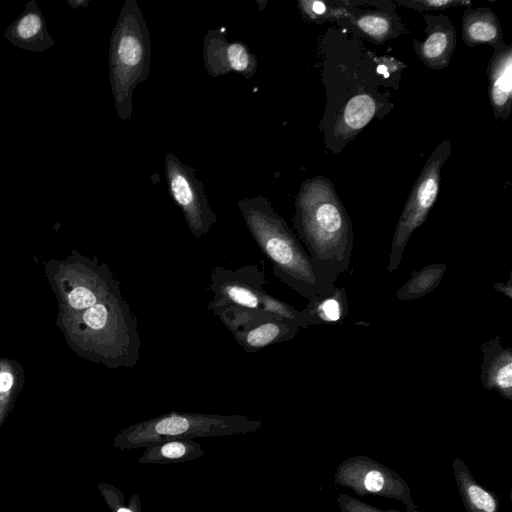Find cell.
I'll return each instance as SVG.
<instances>
[{"instance_id": "cell-1", "label": "cell", "mask_w": 512, "mask_h": 512, "mask_svg": "<svg viewBox=\"0 0 512 512\" xmlns=\"http://www.w3.org/2000/svg\"><path fill=\"white\" fill-rule=\"evenodd\" d=\"M293 224L316 272L333 288L350 266L354 234L352 221L329 179L317 176L302 183Z\"/></svg>"}, {"instance_id": "cell-2", "label": "cell", "mask_w": 512, "mask_h": 512, "mask_svg": "<svg viewBox=\"0 0 512 512\" xmlns=\"http://www.w3.org/2000/svg\"><path fill=\"white\" fill-rule=\"evenodd\" d=\"M56 325L78 357L109 369L133 368L139 361L137 318L121 291L84 310H58Z\"/></svg>"}, {"instance_id": "cell-3", "label": "cell", "mask_w": 512, "mask_h": 512, "mask_svg": "<svg viewBox=\"0 0 512 512\" xmlns=\"http://www.w3.org/2000/svg\"><path fill=\"white\" fill-rule=\"evenodd\" d=\"M237 206L251 236L271 262L273 274L282 283L306 299L333 289L324 284L299 239L267 198H245Z\"/></svg>"}, {"instance_id": "cell-4", "label": "cell", "mask_w": 512, "mask_h": 512, "mask_svg": "<svg viewBox=\"0 0 512 512\" xmlns=\"http://www.w3.org/2000/svg\"><path fill=\"white\" fill-rule=\"evenodd\" d=\"M151 42L144 15L135 0H126L113 29L109 48V80L116 112L131 119L132 96L150 71Z\"/></svg>"}, {"instance_id": "cell-5", "label": "cell", "mask_w": 512, "mask_h": 512, "mask_svg": "<svg viewBox=\"0 0 512 512\" xmlns=\"http://www.w3.org/2000/svg\"><path fill=\"white\" fill-rule=\"evenodd\" d=\"M261 425L260 420L242 415L169 412L128 426L116 436L115 445L128 450L146 448L175 439L247 434Z\"/></svg>"}, {"instance_id": "cell-6", "label": "cell", "mask_w": 512, "mask_h": 512, "mask_svg": "<svg viewBox=\"0 0 512 512\" xmlns=\"http://www.w3.org/2000/svg\"><path fill=\"white\" fill-rule=\"evenodd\" d=\"M44 272L61 311L84 310L120 291L105 262L76 250L64 259L49 260Z\"/></svg>"}, {"instance_id": "cell-7", "label": "cell", "mask_w": 512, "mask_h": 512, "mask_svg": "<svg viewBox=\"0 0 512 512\" xmlns=\"http://www.w3.org/2000/svg\"><path fill=\"white\" fill-rule=\"evenodd\" d=\"M265 276L257 265L239 268L214 266L210 274L211 303L232 304L256 309L291 321L299 328L308 327L302 310L272 296L264 289Z\"/></svg>"}, {"instance_id": "cell-8", "label": "cell", "mask_w": 512, "mask_h": 512, "mask_svg": "<svg viewBox=\"0 0 512 512\" xmlns=\"http://www.w3.org/2000/svg\"><path fill=\"white\" fill-rule=\"evenodd\" d=\"M450 154L451 142L445 139L429 156L415 181L393 234L387 266L389 273L398 268L412 233L426 221L434 206L439 193L440 172Z\"/></svg>"}, {"instance_id": "cell-9", "label": "cell", "mask_w": 512, "mask_h": 512, "mask_svg": "<svg viewBox=\"0 0 512 512\" xmlns=\"http://www.w3.org/2000/svg\"><path fill=\"white\" fill-rule=\"evenodd\" d=\"M208 310L231 332L243 350L249 353L290 341L300 329L293 322L273 314L237 305L210 302Z\"/></svg>"}, {"instance_id": "cell-10", "label": "cell", "mask_w": 512, "mask_h": 512, "mask_svg": "<svg viewBox=\"0 0 512 512\" xmlns=\"http://www.w3.org/2000/svg\"><path fill=\"white\" fill-rule=\"evenodd\" d=\"M336 486L351 489L355 495H376L402 502L409 512H420L409 484L394 470L364 455L341 462L335 470Z\"/></svg>"}, {"instance_id": "cell-11", "label": "cell", "mask_w": 512, "mask_h": 512, "mask_svg": "<svg viewBox=\"0 0 512 512\" xmlns=\"http://www.w3.org/2000/svg\"><path fill=\"white\" fill-rule=\"evenodd\" d=\"M164 171L169 193L183 212L190 232L196 238L205 236L217 222V217L196 170L183 164L174 154L167 153Z\"/></svg>"}, {"instance_id": "cell-12", "label": "cell", "mask_w": 512, "mask_h": 512, "mask_svg": "<svg viewBox=\"0 0 512 512\" xmlns=\"http://www.w3.org/2000/svg\"><path fill=\"white\" fill-rule=\"evenodd\" d=\"M225 29L209 30L203 41L205 69L218 77L230 72L250 79L257 70V58L242 41L229 42Z\"/></svg>"}, {"instance_id": "cell-13", "label": "cell", "mask_w": 512, "mask_h": 512, "mask_svg": "<svg viewBox=\"0 0 512 512\" xmlns=\"http://www.w3.org/2000/svg\"><path fill=\"white\" fill-rule=\"evenodd\" d=\"M426 37L414 39L418 58L429 68L441 70L447 67L456 48V32L450 19L443 14L424 16Z\"/></svg>"}, {"instance_id": "cell-14", "label": "cell", "mask_w": 512, "mask_h": 512, "mask_svg": "<svg viewBox=\"0 0 512 512\" xmlns=\"http://www.w3.org/2000/svg\"><path fill=\"white\" fill-rule=\"evenodd\" d=\"M480 350L482 386L512 401V350L504 347L498 336L483 343Z\"/></svg>"}, {"instance_id": "cell-15", "label": "cell", "mask_w": 512, "mask_h": 512, "mask_svg": "<svg viewBox=\"0 0 512 512\" xmlns=\"http://www.w3.org/2000/svg\"><path fill=\"white\" fill-rule=\"evenodd\" d=\"M487 75L489 101L496 118L507 120L512 104V46L504 43L494 48Z\"/></svg>"}, {"instance_id": "cell-16", "label": "cell", "mask_w": 512, "mask_h": 512, "mask_svg": "<svg viewBox=\"0 0 512 512\" xmlns=\"http://www.w3.org/2000/svg\"><path fill=\"white\" fill-rule=\"evenodd\" d=\"M4 35L13 45L33 52H43L55 44L34 0L26 3L24 12L5 30Z\"/></svg>"}, {"instance_id": "cell-17", "label": "cell", "mask_w": 512, "mask_h": 512, "mask_svg": "<svg viewBox=\"0 0 512 512\" xmlns=\"http://www.w3.org/2000/svg\"><path fill=\"white\" fill-rule=\"evenodd\" d=\"M452 468L466 512H499L500 500L497 494L480 485L464 461L456 457Z\"/></svg>"}, {"instance_id": "cell-18", "label": "cell", "mask_w": 512, "mask_h": 512, "mask_svg": "<svg viewBox=\"0 0 512 512\" xmlns=\"http://www.w3.org/2000/svg\"><path fill=\"white\" fill-rule=\"evenodd\" d=\"M462 40L469 47L489 44L496 48L504 43L498 16L487 7H468L462 16Z\"/></svg>"}, {"instance_id": "cell-19", "label": "cell", "mask_w": 512, "mask_h": 512, "mask_svg": "<svg viewBox=\"0 0 512 512\" xmlns=\"http://www.w3.org/2000/svg\"><path fill=\"white\" fill-rule=\"evenodd\" d=\"M377 102L368 93L353 96L339 114L334 126V136L345 141L354 138L374 117Z\"/></svg>"}, {"instance_id": "cell-20", "label": "cell", "mask_w": 512, "mask_h": 512, "mask_svg": "<svg viewBox=\"0 0 512 512\" xmlns=\"http://www.w3.org/2000/svg\"><path fill=\"white\" fill-rule=\"evenodd\" d=\"M302 311L308 326L342 322L348 315L346 291L335 285L329 292L308 299Z\"/></svg>"}, {"instance_id": "cell-21", "label": "cell", "mask_w": 512, "mask_h": 512, "mask_svg": "<svg viewBox=\"0 0 512 512\" xmlns=\"http://www.w3.org/2000/svg\"><path fill=\"white\" fill-rule=\"evenodd\" d=\"M205 455L193 439H175L150 445L139 457L140 464H173L191 461Z\"/></svg>"}, {"instance_id": "cell-22", "label": "cell", "mask_w": 512, "mask_h": 512, "mask_svg": "<svg viewBox=\"0 0 512 512\" xmlns=\"http://www.w3.org/2000/svg\"><path fill=\"white\" fill-rule=\"evenodd\" d=\"M447 269L444 263H433L411 273L410 279L396 292L401 301L419 299L439 286Z\"/></svg>"}, {"instance_id": "cell-23", "label": "cell", "mask_w": 512, "mask_h": 512, "mask_svg": "<svg viewBox=\"0 0 512 512\" xmlns=\"http://www.w3.org/2000/svg\"><path fill=\"white\" fill-rule=\"evenodd\" d=\"M352 25L368 40L382 43L395 36L398 23L393 16L379 11H369L350 17Z\"/></svg>"}, {"instance_id": "cell-24", "label": "cell", "mask_w": 512, "mask_h": 512, "mask_svg": "<svg viewBox=\"0 0 512 512\" xmlns=\"http://www.w3.org/2000/svg\"><path fill=\"white\" fill-rule=\"evenodd\" d=\"M25 383L23 366L10 358H0V416Z\"/></svg>"}, {"instance_id": "cell-25", "label": "cell", "mask_w": 512, "mask_h": 512, "mask_svg": "<svg viewBox=\"0 0 512 512\" xmlns=\"http://www.w3.org/2000/svg\"><path fill=\"white\" fill-rule=\"evenodd\" d=\"M299 10L302 15L313 22H323L326 20L338 19L341 17L350 18L353 14L345 7H332L328 3L321 1L302 0L298 2Z\"/></svg>"}, {"instance_id": "cell-26", "label": "cell", "mask_w": 512, "mask_h": 512, "mask_svg": "<svg viewBox=\"0 0 512 512\" xmlns=\"http://www.w3.org/2000/svg\"><path fill=\"white\" fill-rule=\"evenodd\" d=\"M336 501L340 512H409L397 509H381L344 493H339Z\"/></svg>"}, {"instance_id": "cell-27", "label": "cell", "mask_w": 512, "mask_h": 512, "mask_svg": "<svg viewBox=\"0 0 512 512\" xmlns=\"http://www.w3.org/2000/svg\"><path fill=\"white\" fill-rule=\"evenodd\" d=\"M400 5L416 9L418 11L444 10L455 6H469V0H411L397 1Z\"/></svg>"}, {"instance_id": "cell-28", "label": "cell", "mask_w": 512, "mask_h": 512, "mask_svg": "<svg viewBox=\"0 0 512 512\" xmlns=\"http://www.w3.org/2000/svg\"><path fill=\"white\" fill-rule=\"evenodd\" d=\"M115 512H141L140 497L137 494L130 496L128 504L119 506Z\"/></svg>"}, {"instance_id": "cell-29", "label": "cell", "mask_w": 512, "mask_h": 512, "mask_svg": "<svg viewBox=\"0 0 512 512\" xmlns=\"http://www.w3.org/2000/svg\"><path fill=\"white\" fill-rule=\"evenodd\" d=\"M493 288L502 294H504L508 299H512V279L511 273L507 283L496 282L493 285Z\"/></svg>"}, {"instance_id": "cell-30", "label": "cell", "mask_w": 512, "mask_h": 512, "mask_svg": "<svg viewBox=\"0 0 512 512\" xmlns=\"http://www.w3.org/2000/svg\"><path fill=\"white\" fill-rule=\"evenodd\" d=\"M68 3L73 6L74 8H77L78 5H84V1H68Z\"/></svg>"}]
</instances>
